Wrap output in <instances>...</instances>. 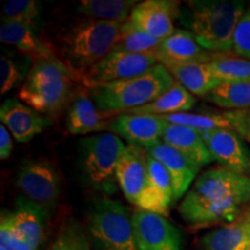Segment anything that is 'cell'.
<instances>
[{"instance_id":"cell-23","label":"cell","mask_w":250,"mask_h":250,"mask_svg":"<svg viewBox=\"0 0 250 250\" xmlns=\"http://www.w3.org/2000/svg\"><path fill=\"white\" fill-rule=\"evenodd\" d=\"M162 142L188 156L201 168L213 161L202 133L190 127L167 124Z\"/></svg>"},{"instance_id":"cell-38","label":"cell","mask_w":250,"mask_h":250,"mask_svg":"<svg viewBox=\"0 0 250 250\" xmlns=\"http://www.w3.org/2000/svg\"><path fill=\"white\" fill-rule=\"evenodd\" d=\"M0 250H6V249H5V248H2V247L0 246Z\"/></svg>"},{"instance_id":"cell-6","label":"cell","mask_w":250,"mask_h":250,"mask_svg":"<svg viewBox=\"0 0 250 250\" xmlns=\"http://www.w3.org/2000/svg\"><path fill=\"white\" fill-rule=\"evenodd\" d=\"M126 145L111 132L95 133L79 142V166L83 182L107 196L117 191V167Z\"/></svg>"},{"instance_id":"cell-9","label":"cell","mask_w":250,"mask_h":250,"mask_svg":"<svg viewBox=\"0 0 250 250\" xmlns=\"http://www.w3.org/2000/svg\"><path fill=\"white\" fill-rule=\"evenodd\" d=\"M159 64L155 54H130L111 51L94 65L80 81L83 87L132 79L146 73Z\"/></svg>"},{"instance_id":"cell-32","label":"cell","mask_w":250,"mask_h":250,"mask_svg":"<svg viewBox=\"0 0 250 250\" xmlns=\"http://www.w3.org/2000/svg\"><path fill=\"white\" fill-rule=\"evenodd\" d=\"M2 22L27 23L39 27L40 4L35 0H8L2 7Z\"/></svg>"},{"instance_id":"cell-19","label":"cell","mask_w":250,"mask_h":250,"mask_svg":"<svg viewBox=\"0 0 250 250\" xmlns=\"http://www.w3.org/2000/svg\"><path fill=\"white\" fill-rule=\"evenodd\" d=\"M14 229L22 239L39 250L45 233L49 215L26 197H19L13 211H8Z\"/></svg>"},{"instance_id":"cell-25","label":"cell","mask_w":250,"mask_h":250,"mask_svg":"<svg viewBox=\"0 0 250 250\" xmlns=\"http://www.w3.org/2000/svg\"><path fill=\"white\" fill-rule=\"evenodd\" d=\"M196 104V98L189 90L176 83L170 89L159 96L154 101L140 108L132 109L127 111L129 114H146L164 116V115L177 114V112H187L191 110Z\"/></svg>"},{"instance_id":"cell-31","label":"cell","mask_w":250,"mask_h":250,"mask_svg":"<svg viewBox=\"0 0 250 250\" xmlns=\"http://www.w3.org/2000/svg\"><path fill=\"white\" fill-rule=\"evenodd\" d=\"M46 250H93L88 232L73 219L62 225Z\"/></svg>"},{"instance_id":"cell-33","label":"cell","mask_w":250,"mask_h":250,"mask_svg":"<svg viewBox=\"0 0 250 250\" xmlns=\"http://www.w3.org/2000/svg\"><path fill=\"white\" fill-rule=\"evenodd\" d=\"M29 71V61L21 62L14 56L2 55L0 58V93L5 95L9 90L20 85L26 80Z\"/></svg>"},{"instance_id":"cell-14","label":"cell","mask_w":250,"mask_h":250,"mask_svg":"<svg viewBox=\"0 0 250 250\" xmlns=\"http://www.w3.org/2000/svg\"><path fill=\"white\" fill-rule=\"evenodd\" d=\"M146 151L160 162L169 174L173 184L174 203L186 196L189 188L198 177L197 175L201 170V167L162 140L146 148Z\"/></svg>"},{"instance_id":"cell-22","label":"cell","mask_w":250,"mask_h":250,"mask_svg":"<svg viewBox=\"0 0 250 250\" xmlns=\"http://www.w3.org/2000/svg\"><path fill=\"white\" fill-rule=\"evenodd\" d=\"M37 28L27 23L2 22L0 27V41L4 44L14 46L33 61L56 54L40 39Z\"/></svg>"},{"instance_id":"cell-11","label":"cell","mask_w":250,"mask_h":250,"mask_svg":"<svg viewBox=\"0 0 250 250\" xmlns=\"http://www.w3.org/2000/svg\"><path fill=\"white\" fill-rule=\"evenodd\" d=\"M181 2L174 0H145L131 12L129 22L154 39L162 41L174 33L180 17Z\"/></svg>"},{"instance_id":"cell-26","label":"cell","mask_w":250,"mask_h":250,"mask_svg":"<svg viewBox=\"0 0 250 250\" xmlns=\"http://www.w3.org/2000/svg\"><path fill=\"white\" fill-rule=\"evenodd\" d=\"M137 4L136 0H81L77 11L86 19L124 23Z\"/></svg>"},{"instance_id":"cell-36","label":"cell","mask_w":250,"mask_h":250,"mask_svg":"<svg viewBox=\"0 0 250 250\" xmlns=\"http://www.w3.org/2000/svg\"><path fill=\"white\" fill-rule=\"evenodd\" d=\"M224 115L229 121L232 130L250 144V108L243 110H228Z\"/></svg>"},{"instance_id":"cell-30","label":"cell","mask_w":250,"mask_h":250,"mask_svg":"<svg viewBox=\"0 0 250 250\" xmlns=\"http://www.w3.org/2000/svg\"><path fill=\"white\" fill-rule=\"evenodd\" d=\"M161 41L149 36L143 30L132 26L129 21L122 24L120 37L112 51L130 54H155Z\"/></svg>"},{"instance_id":"cell-13","label":"cell","mask_w":250,"mask_h":250,"mask_svg":"<svg viewBox=\"0 0 250 250\" xmlns=\"http://www.w3.org/2000/svg\"><path fill=\"white\" fill-rule=\"evenodd\" d=\"M167 124L155 115L124 112L109 122L107 130L124 138L130 145L148 148L161 142Z\"/></svg>"},{"instance_id":"cell-37","label":"cell","mask_w":250,"mask_h":250,"mask_svg":"<svg viewBox=\"0 0 250 250\" xmlns=\"http://www.w3.org/2000/svg\"><path fill=\"white\" fill-rule=\"evenodd\" d=\"M13 151V142L7 127L4 124L0 125V159L6 160L8 159Z\"/></svg>"},{"instance_id":"cell-18","label":"cell","mask_w":250,"mask_h":250,"mask_svg":"<svg viewBox=\"0 0 250 250\" xmlns=\"http://www.w3.org/2000/svg\"><path fill=\"white\" fill-rule=\"evenodd\" d=\"M155 55L159 62L167 66L184 62H208L215 54L203 48L189 30L175 29L171 35L161 41Z\"/></svg>"},{"instance_id":"cell-3","label":"cell","mask_w":250,"mask_h":250,"mask_svg":"<svg viewBox=\"0 0 250 250\" xmlns=\"http://www.w3.org/2000/svg\"><path fill=\"white\" fill-rule=\"evenodd\" d=\"M122 24L111 21L83 19L65 29L57 40L58 58L76 80L110 54L120 37Z\"/></svg>"},{"instance_id":"cell-4","label":"cell","mask_w":250,"mask_h":250,"mask_svg":"<svg viewBox=\"0 0 250 250\" xmlns=\"http://www.w3.org/2000/svg\"><path fill=\"white\" fill-rule=\"evenodd\" d=\"M176 80L159 62L142 76L85 87L103 116L121 115L148 104L174 86Z\"/></svg>"},{"instance_id":"cell-12","label":"cell","mask_w":250,"mask_h":250,"mask_svg":"<svg viewBox=\"0 0 250 250\" xmlns=\"http://www.w3.org/2000/svg\"><path fill=\"white\" fill-rule=\"evenodd\" d=\"M202 136L219 167L250 177V152L235 131L217 129Z\"/></svg>"},{"instance_id":"cell-29","label":"cell","mask_w":250,"mask_h":250,"mask_svg":"<svg viewBox=\"0 0 250 250\" xmlns=\"http://www.w3.org/2000/svg\"><path fill=\"white\" fill-rule=\"evenodd\" d=\"M214 76L221 83L246 81L250 83V61L237 55L215 54L208 62Z\"/></svg>"},{"instance_id":"cell-5","label":"cell","mask_w":250,"mask_h":250,"mask_svg":"<svg viewBox=\"0 0 250 250\" xmlns=\"http://www.w3.org/2000/svg\"><path fill=\"white\" fill-rule=\"evenodd\" d=\"M76 78L57 54L37 58L19 90V99L42 115H56L70 101Z\"/></svg>"},{"instance_id":"cell-2","label":"cell","mask_w":250,"mask_h":250,"mask_svg":"<svg viewBox=\"0 0 250 250\" xmlns=\"http://www.w3.org/2000/svg\"><path fill=\"white\" fill-rule=\"evenodd\" d=\"M247 5L236 0H193L181 6L180 20L203 48L213 54L233 51L236 26Z\"/></svg>"},{"instance_id":"cell-7","label":"cell","mask_w":250,"mask_h":250,"mask_svg":"<svg viewBox=\"0 0 250 250\" xmlns=\"http://www.w3.org/2000/svg\"><path fill=\"white\" fill-rule=\"evenodd\" d=\"M93 250H138L132 214L123 203L104 197L93 203L87 215Z\"/></svg>"},{"instance_id":"cell-35","label":"cell","mask_w":250,"mask_h":250,"mask_svg":"<svg viewBox=\"0 0 250 250\" xmlns=\"http://www.w3.org/2000/svg\"><path fill=\"white\" fill-rule=\"evenodd\" d=\"M233 52L250 61V6L237 23L233 39Z\"/></svg>"},{"instance_id":"cell-1","label":"cell","mask_w":250,"mask_h":250,"mask_svg":"<svg viewBox=\"0 0 250 250\" xmlns=\"http://www.w3.org/2000/svg\"><path fill=\"white\" fill-rule=\"evenodd\" d=\"M250 202V177L214 167L197 177L183 197L179 213L192 227L229 224Z\"/></svg>"},{"instance_id":"cell-28","label":"cell","mask_w":250,"mask_h":250,"mask_svg":"<svg viewBox=\"0 0 250 250\" xmlns=\"http://www.w3.org/2000/svg\"><path fill=\"white\" fill-rule=\"evenodd\" d=\"M166 123L182 125V126L190 127L198 132L204 133L208 131L217 129H230L229 121L227 120L224 112L221 114H196V112H177V114L164 115L159 116Z\"/></svg>"},{"instance_id":"cell-24","label":"cell","mask_w":250,"mask_h":250,"mask_svg":"<svg viewBox=\"0 0 250 250\" xmlns=\"http://www.w3.org/2000/svg\"><path fill=\"white\" fill-rule=\"evenodd\" d=\"M166 67L177 83L195 96L204 98L221 83L208 62H184L167 65Z\"/></svg>"},{"instance_id":"cell-21","label":"cell","mask_w":250,"mask_h":250,"mask_svg":"<svg viewBox=\"0 0 250 250\" xmlns=\"http://www.w3.org/2000/svg\"><path fill=\"white\" fill-rule=\"evenodd\" d=\"M109 122L104 121V116L88 93L80 92L73 96L66 115V130L71 134L98 133L107 129Z\"/></svg>"},{"instance_id":"cell-15","label":"cell","mask_w":250,"mask_h":250,"mask_svg":"<svg viewBox=\"0 0 250 250\" xmlns=\"http://www.w3.org/2000/svg\"><path fill=\"white\" fill-rule=\"evenodd\" d=\"M118 187L131 204L138 206L147 180V151L138 145H126L117 167Z\"/></svg>"},{"instance_id":"cell-16","label":"cell","mask_w":250,"mask_h":250,"mask_svg":"<svg viewBox=\"0 0 250 250\" xmlns=\"http://www.w3.org/2000/svg\"><path fill=\"white\" fill-rule=\"evenodd\" d=\"M0 121L19 143H27L50 125V120L18 99H7L0 107Z\"/></svg>"},{"instance_id":"cell-27","label":"cell","mask_w":250,"mask_h":250,"mask_svg":"<svg viewBox=\"0 0 250 250\" xmlns=\"http://www.w3.org/2000/svg\"><path fill=\"white\" fill-rule=\"evenodd\" d=\"M206 101L229 110H243L250 108V83L226 81L204 96Z\"/></svg>"},{"instance_id":"cell-17","label":"cell","mask_w":250,"mask_h":250,"mask_svg":"<svg viewBox=\"0 0 250 250\" xmlns=\"http://www.w3.org/2000/svg\"><path fill=\"white\" fill-rule=\"evenodd\" d=\"M171 204H174V191L169 174L147 153V180L137 208L167 217Z\"/></svg>"},{"instance_id":"cell-10","label":"cell","mask_w":250,"mask_h":250,"mask_svg":"<svg viewBox=\"0 0 250 250\" xmlns=\"http://www.w3.org/2000/svg\"><path fill=\"white\" fill-rule=\"evenodd\" d=\"M132 221L138 250H183L182 233L164 215L138 208Z\"/></svg>"},{"instance_id":"cell-34","label":"cell","mask_w":250,"mask_h":250,"mask_svg":"<svg viewBox=\"0 0 250 250\" xmlns=\"http://www.w3.org/2000/svg\"><path fill=\"white\" fill-rule=\"evenodd\" d=\"M0 243L6 250H36L17 233L7 210H2L0 217Z\"/></svg>"},{"instance_id":"cell-8","label":"cell","mask_w":250,"mask_h":250,"mask_svg":"<svg viewBox=\"0 0 250 250\" xmlns=\"http://www.w3.org/2000/svg\"><path fill=\"white\" fill-rule=\"evenodd\" d=\"M15 184L23 197L51 217L61 195V179L51 162L42 159L26 161L19 168Z\"/></svg>"},{"instance_id":"cell-39","label":"cell","mask_w":250,"mask_h":250,"mask_svg":"<svg viewBox=\"0 0 250 250\" xmlns=\"http://www.w3.org/2000/svg\"><path fill=\"white\" fill-rule=\"evenodd\" d=\"M247 250H250V242H249V246H248V249H247Z\"/></svg>"},{"instance_id":"cell-20","label":"cell","mask_w":250,"mask_h":250,"mask_svg":"<svg viewBox=\"0 0 250 250\" xmlns=\"http://www.w3.org/2000/svg\"><path fill=\"white\" fill-rule=\"evenodd\" d=\"M250 242V208L232 223L205 234L201 250H247Z\"/></svg>"}]
</instances>
